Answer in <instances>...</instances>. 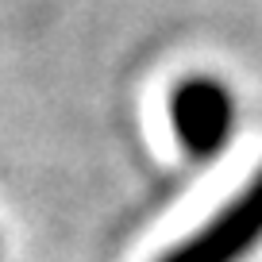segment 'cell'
I'll return each instance as SVG.
<instances>
[{
  "label": "cell",
  "mask_w": 262,
  "mask_h": 262,
  "mask_svg": "<svg viewBox=\"0 0 262 262\" xmlns=\"http://www.w3.org/2000/svg\"><path fill=\"white\" fill-rule=\"evenodd\" d=\"M262 243V173H254L208 224L181 239L158 262H243Z\"/></svg>",
  "instance_id": "cell-1"
},
{
  "label": "cell",
  "mask_w": 262,
  "mask_h": 262,
  "mask_svg": "<svg viewBox=\"0 0 262 262\" xmlns=\"http://www.w3.org/2000/svg\"><path fill=\"white\" fill-rule=\"evenodd\" d=\"M231 120H235L231 93L216 77H189L170 97L173 135L193 158H212L216 150L228 147Z\"/></svg>",
  "instance_id": "cell-2"
}]
</instances>
